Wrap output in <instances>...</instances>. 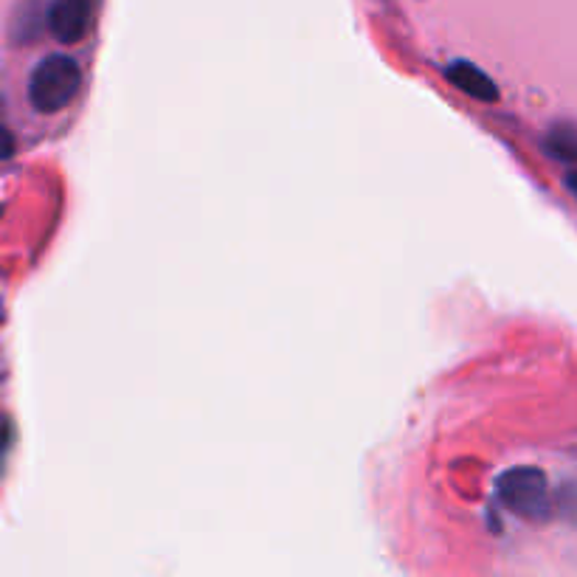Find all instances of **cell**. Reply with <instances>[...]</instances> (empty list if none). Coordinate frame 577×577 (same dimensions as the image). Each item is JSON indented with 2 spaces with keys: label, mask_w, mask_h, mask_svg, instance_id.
I'll return each mask as SVG.
<instances>
[{
  "label": "cell",
  "mask_w": 577,
  "mask_h": 577,
  "mask_svg": "<svg viewBox=\"0 0 577 577\" xmlns=\"http://www.w3.org/2000/svg\"><path fill=\"white\" fill-rule=\"evenodd\" d=\"M82 84L79 63L68 54H52L29 77V102L37 113H59L73 102Z\"/></svg>",
  "instance_id": "obj_1"
},
{
  "label": "cell",
  "mask_w": 577,
  "mask_h": 577,
  "mask_svg": "<svg viewBox=\"0 0 577 577\" xmlns=\"http://www.w3.org/2000/svg\"><path fill=\"white\" fill-rule=\"evenodd\" d=\"M496 496L524 521H546L552 516L550 482L539 467H512L496 482Z\"/></svg>",
  "instance_id": "obj_2"
},
{
  "label": "cell",
  "mask_w": 577,
  "mask_h": 577,
  "mask_svg": "<svg viewBox=\"0 0 577 577\" xmlns=\"http://www.w3.org/2000/svg\"><path fill=\"white\" fill-rule=\"evenodd\" d=\"M46 14L48 32L59 43H79L91 26V3L88 0H52Z\"/></svg>",
  "instance_id": "obj_3"
},
{
  "label": "cell",
  "mask_w": 577,
  "mask_h": 577,
  "mask_svg": "<svg viewBox=\"0 0 577 577\" xmlns=\"http://www.w3.org/2000/svg\"><path fill=\"white\" fill-rule=\"evenodd\" d=\"M445 77L451 79L460 91H465L467 97L479 99V102H496V99H499V88H496L494 79L487 77L485 71H479L476 66H471V63H465V59L451 63V66L445 68Z\"/></svg>",
  "instance_id": "obj_4"
},
{
  "label": "cell",
  "mask_w": 577,
  "mask_h": 577,
  "mask_svg": "<svg viewBox=\"0 0 577 577\" xmlns=\"http://www.w3.org/2000/svg\"><path fill=\"white\" fill-rule=\"evenodd\" d=\"M544 152L561 163H577V124L555 122L541 142Z\"/></svg>",
  "instance_id": "obj_5"
},
{
  "label": "cell",
  "mask_w": 577,
  "mask_h": 577,
  "mask_svg": "<svg viewBox=\"0 0 577 577\" xmlns=\"http://www.w3.org/2000/svg\"><path fill=\"white\" fill-rule=\"evenodd\" d=\"M566 189H569V192H572V195H575L577 197V169H572V172H569V176H566Z\"/></svg>",
  "instance_id": "obj_6"
}]
</instances>
